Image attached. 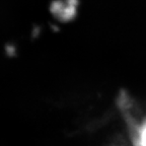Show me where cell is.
I'll use <instances>...</instances> for the list:
<instances>
[{"instance_id":"1","label":"cell","mask_w":146,"mask_h":146,"mask_svg":"<svg viewBox=\"0 0 146 146\" xmlns=\"http://www.w3.org/2000/svg\"><path fill=\"white\" fill-rule=\"evenodd\" d=\"M137 140H138V145L139 146H146V120L138 128Z\"/></svg>"}]
</instances>
